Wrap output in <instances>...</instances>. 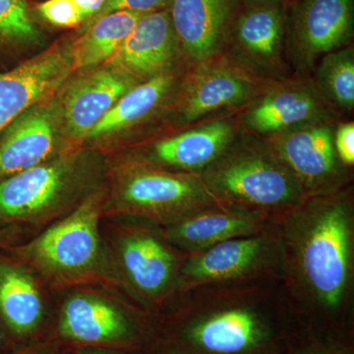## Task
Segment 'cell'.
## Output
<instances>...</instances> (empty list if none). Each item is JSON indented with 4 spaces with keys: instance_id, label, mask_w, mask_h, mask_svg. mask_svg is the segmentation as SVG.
Here are the masks:
<instances>
[{
    "instance_id": "obj_22",
    "label": "cell",
    "mask_w": 354,
    "mask_h": 354,
    "mask_svg": "<svg viewBox=\"0 0 354 354\" xmlns=\"http://www.w3.org/2000/svg\"><path fill=\"white\" fill-rule=\"evenodd\" d=\"M324 113L320 101L309 88L290 86L263 97L246 115L247 127L268 137L293 127L318 122Z\"/></svg>"
},
{
    "instance_id": "obj_1",
    "label": "cell",
    "mask_w": 354,
    "mask_h": 354,
    "mask_svg": "<svg viewBox=\"0 0 354 354\" xmlns=\"http://www.w3.org/2000/svg\"><path fill=\"white\" fill-rule=\"evenodd\" d=\"M279 228L281 281L298 322L304 327L351 334L353 188L306 198Z\"/></svg>"
},
{
    "instance_id": "obj_26",
    "label": "cell",
    "mask_w": 354,
    "mask_h": 354,
    "mask_svg": "<svg viewBox=\"0 0 354 354\" xmlns=\"http://www.w3.org/2000/svg\"><path fill=\"white\" fill-rule=\"evenodd\" d=\"M288 354H353L351 334L301 326Z\"/></svg>"
},
{
    "instance_id": "obj_8",
    "label": "cell",
    "mask_w": 354,
    "mask_h": 354,
    "mask_svg": "<svg viewBox=\"0 0 354 354\" xmlns=\"http://www.w3.org/2000/svg\"><path fill=\"white\" fill-rule=\"evenodd\" d=\"M281 279V228L239 237L189 254L180 269L179 292L209 285L253 283Z\"/></svg>"
},
{
    "instance_id": "obj_9",
    "label": "cell",
    "mask_w": 354,
    "mask_h": 354,
    "mask_svg": "<svg viewBox=\"0 0 354 354\" xmlns=\"http://www.w3.org/2000/svg\"><path fill=\"white\" fill-rule=\"evenodd\" d=\"M57 333L76 346L135 349L153 341L155 330L146 321L106 298L76 292L66 298Z\"/></svg>"
},
{
    "instance_id": "obj_12",
    "label": "cell",
    "mask_w": 354,
    "mask_h": 354,
    "mask_svg": "<svg viewBox=\"0 0 354 354\" xmlns=\"http://www.w3.org/2000/svg\"><path fill=\"white\" fill-rule=\"evenodd\" d=\"M73 71L72 44L65 41L0 73V134L25 109L53 95Z\"/></svg>"
},
{
    "instance_id": "obj_35",
    "label": "cell",
    "mask_w": 354,
    "mask_h": 354,
    "mask_svg": "<svg viewBox=\"0 0 354 354\" xmlns=\"http://www.w3.org/2000/svg\"><path fill=\"white\" fill-rule=\"evenodd\" d=\"M250 1H272V2H279V3H283L286 0H250Z\"/></svg>"
},
{
    "instance_id": "obj_13",
    "label": "cell",
    "mask_w": 354,
    "mask_h": 354,
    "mask_svg": "<svg viewBox=\"0 0 354 354\" xmlns=\"http://www.w3.org/2000/svg\"><path fill=\"white\" fill-rule=\"evenodd\" d=\"M136 85L138 78L109 62L70 83L60 99L67 140H86L102 116Z\"/></svg>"
},
{
    "instance_id": "obj_10",
    "label": "cell",
    "mask_w": 354,
    "mask_h": 354,
    "mask_svg": "<svg viewBox=\"0 0 354 354\" xmlns=\"http://www.w3.org/2000/svg\"><path fill=\"white\" fill-rule=\"evenodd\" d=\"M266 143L307 198L333 194L348 187L349 167L337 157L334 134L322 121L272 135Z\"/></svg>"
},
{
    "instance_id": "obj_33",
    "label": "cell",
    "mask_w": 354,
    "mask_h": 354,
    "mask_svg": "<svg viewBox=\"0 0 354 354\" xmlns=\"http://www.w3.org/2000/svg\"><path fill=\"white\" fill-rule=\"evenodd\" d=\"M76 354H131L124 349L102 348V346H76Z\"/></svg>"
},
{
    "instance_id": "obj_14",
    "label": "cell",
    "mask_w": 354,
    "mask_h": 354,
    "mask_svg": "<svg viewBox=\"0 0 354 354\" xmlns=\"http://www.w3.org/2000/svg\"><path fill=\"white\" fill-rule=\"evenodd\" d=\"M290 37L307 59L339 50L353 37L354 0H298L290 15Z\"/></svg>"
},
{
    "instance_id": "obj_6",
    "label": "cell",
    "mask_w": 354,
    "mask_h": 354,
    "mask_svg": "<svg viewBox=\"0 0 354 354\" xmlns=\"http://www.w3.org/2000/svg\"><path fill=\"white\" fill-rule=\"evenodd\" d=\"M77 153H64L0 183V225H44L76 209L90 195ZM93 194V193H92Z\"/></svg>"
},
{
    "instance_id": "obj_11",
    "label": "cell",
    "mask_w": 354,
    "mask_h": 354,
    "mask_svg": "<svg viewBox=\"0 0 354 354\" xmlns=\"http://www.w3.org/2000/svg\"><path fill=\"white\" fill-rule=\"evenodd\" d=\"M64 136L60 99L51 95L25 109L0 134V183L60 156Z\"/></svg>"
},
{
    "instance_id": "obj_3",
    "label": "cell",
    "mask_w": 354,
    "mask_h": 354,
    "mask_svg": "<svg viewBox=\"0 0 354 354\" xmlns=\"http://www.w3.org/2000/svg\"><path fill=\"white\" fill-rule=\"evenodd\" d=\"M218 204L272 225H281L306 196L268 144L234 140L199 174Z\"/></svg>"
},
{
    "instance_id": "obj_19",
    "label": "cell",
    "mask_w": 354,
    "mask_h": 354,
    "mask_svg": "<svg viewBox=\"0 0 354 354\" xmlns=\"http://www.w3.org/2000/svg\"><path fill=\"white\" fill-rule=\"evenodd\" d=\"M257 82L252 76L225 64L203 65L188 83L181 113L195 121L221 109L241 106L252 97Z\"/></svg>"
},
{
    "instance_id": "obj_25",
    "label": "cell",
    "mask_w": 354,
    "mask_h": 354,
    "mask_svg": "<svg viewBox=\"0 0 354 354\" xmlns=\"http://www.w3.org/2000/svg\"><path fill=\"white\" fill-rule=\"evenodd\" d=\"M316 78L319 90L328 101L341 109H353V48L337 50L325 55Z\"/></svg>"
},
{
    "instance_id": "obj_32",
    "label": "cell",
    "mask_w": 354,
    "mask_h": 354,
    "mask_svg": "<svg viewBox=\"0 0 354 354\" xmlns=\"http://www.w3.org/2000/svg\"><path fill=\"white\" fill-rule=\"evenodd\" d=\"M12 354H62L57 348L51 344H39L25 346Z\"/></svg>"
},
{
    "instance_id": "obj_34",
    "label": "cell",
    "mask_w": 354,
    "mask_h": 354,
    "mask_svg": "<svg viewBox=\"0 0 354 354\" xmlns=\"http://www.w3.org/2000/svg\"><path fill=\"white\" fill-rule=\"evenodd\" d=\"M13 234L10 230H0V249L6 248L9 239H12Z\"/></svg>"
},
{
    "instance_id": "obj_29",
    "label": "cell",
    "mask_w": 354,
    "mask_h": 354,
    "mask_svg": "<svg viewBox=\"0 0 354 354\" xmlns=\"http://www.w3.org/2000/svg\"><path fill=\"white\" fill-rule=\"evenodd\" d=\"M171 0H106L99 14L90 21L88 24L108 14L118 11H133V12L149 13L162 10L169 7Z\"/></svg>"
},
{
    "instance_id": "obj_5",
    "label": "cell",
    "mask_w": 354,
    "mask_h": 354,
    "mask_svg": "<svg viewBox=\"0 0 354 354\" xmlns=\"http://www.w3.org/2000/svg\"><path fill=\"white\" fill-rule=\"evenodd\" d=\"M215 202L197 174L171 171L145 158L127 160L114 174V212L158 227Z\"/></svg>"
},
{
    "instance_id": "obj_21",
    "label": "cell",
    "mask_w": 354,
    "mask_h": 354,
    "mask_svg": "<svg viewBox=\"0 0 354 354\" xmlns=\"http://www.w3.org/2000/svg\"><path fill=\"white\" fill-rule=\"evenodd\" d=\"M286 17L281 3L250 1L234 23V37L241 53L263 67L278 64Z\"/></svg>"
},
{
    "instance_id": "obj_7",
    "label": "cell",
    "mask_w": 354,
    "mask_h": 354,
    "mask_svg": "<svg viewBox=\"0 0 354 354\" xmlns=\"http://www.w3.org/2000/svg\"><path fill=\"white\" fill-rule=\"evenodd\" d=\"M139 223L120 237L118 272L129 292L146 309H160L179 293L181 266L187 254L169 243L162 227Z\"/></svg>"
},
{
    "instance_id": "obj_16",
    "label": "cell",
    "mask_w": 354,
    "mask_h": 354,
    "mask_svg": "<svg viewBox=\"0 0 354 354\" xmlns=\"http://www.w3.org/2000/svg\"><path fill=\"white\" fill-rule=\"evenodd\" d=\"M169 7L179 44L191 58L205 62L225 43L236 0H171Z\"/></svg>"
},
{
    "instance_id": "obj_2",
    "label": "cell",
    "mask_w": 354,
    "mask_h": 354,
    "mask_svg": "<svg viewBox=\"0 0 354 354\" xmlns=\"http://www.w3.org/2000/svg\"><path fill=\"white\" fill-rule=\"evenodd\" d=\"M169 354H288L299 330L281 279L197 286L176 297Z\"/></svg>"
},
{
    "instance_id": "obj_4",
    "label": "cell",
    "mask_w": 354,
    "mask_h": 354,
    "mask_svg": "<svg viewBox=\"0 0 354 354\" xmlns=\"http://www.w3.org/2000/svg\"><path fill=\"white\" fill-rule=\"evenodd\" d=\"M104 195L91 194L76 209L23 245L7 248L13 259L32 268L55 286L87 283L104 272L100 221Z\"/></svg>"
},
{
    "instance_id": "obj_20",
    "label": "cell",
    "mask_w": 354,
    "mask_h": 354,
    "mask_svg": "<svg viewBox=\"0 0 354 354\" xmlns=\"http://www.w3.org/2000/svg\"><path fill=\"white\" fill-rule=\"evenodd\" d=\"M39 286L24 265L0 254V321L15 339L32 337L43 325Z\"/></svg>"
},
{
    "instance_id": "obj_31",
    "label": "cell",
    "mask_w": 354,
    "mask_h": 354,
    "mask_svg": "<svg viewBox=\"0 0 354 354\" xmlns=\"http://www.w3.org/2000/svg\"><path fill=\"white\" fill-rule=\"evenodd\" d=\"M84 21H92L102 10L106 0H72Z\"/></svg>"
},
{
    "instance_id": "obj_15",
    "label": "cell",
    "mask_w": 354,
    "mask_h": 354,
    "mask_svg": "<svg viewBox=\"0 0 354 354\" xmlns=\"http://www.w3.org/2000/svg\"><path fill=\"white\" fill-rule=\"evenodd\" d=\"M270 225L215 202L190 212L162 230L169 243L189 255L230 239L259 234Z\"/></svg>"
},
{
    "instance_id": "obj_27",
    "label": "cell",
    "mask_w": 354,
    "mask_h": 354,
    "mask_svg": "<svg viewBox=\"0 0 354 354\" xmlns=\"http://www.w3.org/2000/svg\"><path fill=\"white\" fill-rule=\"evenodd\" d=\"M38 37L25 0H0V44L30 43Z\"/></svg>"
},
{
    "instance_id": "obj_28",
    "label": "cell",
    "mask_w": 354,
    "mask_h": 354,
    "mask_svg": "<svg viewBox=\"0 0 354 354\" xmlns=\"http://www.w3.org/2000/svg\"><path fill=\"white\" fill-rule=\"evenodd\" d=\"M38 10L44 19L57 27L72 28L83 22L72 0H48L39 4Z\"/></svg>"
},
{
    "instance_id": "obj_17",
    "label": "cell",
    "mask_w": 354,
    "mask_h": 354,
    "mask_svg": "<svg viewBox=\"0 0 354 354\" xmlns=\"http://www.w3.org/2000/svg\"><path fill=\"white\" fill-rule=\"evenodd\" d=\"M178 44L169 9L146 13L109 64L136 78L150 79L167 72Z\"/></svg>"
},
{
    "instance_id": "obj_24",
    "label": "cell",
    "mask_w": 354,
    "mask_h": 354,
    "mask_svg": "<svg viewBox=\"0 0 354 354\" xmlns=\"http://www.w3.org/2000/svg\"><path fill=\"white\" fill-rule=\"evenodd\" d=\"M145 14L118 11L88 24L85 34L72 44L74 71L111 60Z\"/></svg>"
},
{
    "instance_id": "obj_23",
    "label": "cell",
    "mask_w": 354,
    "mask_h": 354,
    "mask_svg": "<svg viewBox=\"0 0 354 354\" xmlns=\"http://www.w3.org/2000/svg\"><path fill=\"white\" fill-rule=\"evenodd\" d=\"M172 84L174 77L165 72L135 86L102 116L86 140L113 136L145 120L164 101Z\"/></svg>"
},
{
    "instance_id": "obj_18",
    "label": "cell",
    "mask_w": 354,
    "mask_h": 354,
    "mask_svg": "<svg viewBox=\"0 0 354 354\" xmlns=\"http://www.w3.org/2000/svg\"><path fill=\"white\" fill-rule=\"evenodd\" d=\"M234 140L232 122L216 120L160 140L145 158L171 171L199 176L221 157Z\"/></svg>"
},
{
    "instance_id": "obj_30",
    "label": "cell",
    "mask_w": 354,
    "mask_h": 354,
    "mask_svg": "<svg viewBox=\"0 0 354 354\" xmlns=\"http://www.w3.org/2000/svg\"><path fill=\"white\" fill-rule=\"evenodd\" d=\"M335 152L342 164L346 167L354 165V124L342 123L334 134Z\"/></svg>"
}]
</instances>
